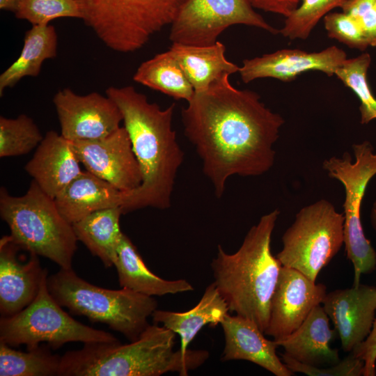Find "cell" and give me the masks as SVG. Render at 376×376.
Here are the masks:
<instances>
[{
    "mask_svg": "<svg viewBox=\"0 0 376 376\" xmlns=\"http://www.w3.org/2000/svg\"><path fill=\"white\" fill-rule=\"evenodd\" d=\"M249 0H186L171 24L172 43L206 46L214 44L227 28L244 24L279 33Z\"/></svg>",
    "mask_w": 376,
    "mask_h": 376,
    "instance_id": "obj_11",
    "label": "cell"
},
{
    "mask_svg": "<svg viewBox=\"0 0 376 376\" xmlns=\"http://www.w3.org/2000/svg\"><path fill=\"white\" fill-rule=\"evenodd\" d=\"M346 59L345 52L335 45L315 52L282 49L243 60L238 72L245 84L260 78L289 82L308 71H320L331 77Z\"/></svg>",
    "mask_w": 376,
    "mask_h": 376,
    "instance_id": "obj_15",
    "label": "cell"
},
{
    "mask_svg": "<svg viewBox=\"0 0 376 376\" xmlns=\"http://www.w3.org/2000/svg\"><path fill=\"white\" fill-rule=\"evenodd\" d=\"M279 214L276 209L262 216L236 252L228 253L219 245L211 263L214 283L229 311L251 320L263 332L268 325L271 299L282 267L271 251Z\"/></svg>",
    "mask_w": 376,
    "mask_h": 376,
    "instance_id": "obj_3",
    "label": "cell"
},
{
    "mask_svg": "<svg viewBox=\"0 0 376 376\" xmlns=\"http://www.w3.org/2000/svg\"><path fill=\"white\" fill-rule=\"evenodd\" d=\"M336 334V330L330 327L329 318L319 304L295 331L275 341L291 358L304 364L320 367L332 366L340 361L338 350L330 347Z\"/></svg>",
    "mask_w": 376,
    "mask_h": 376,
    "instance_id": "obj_20",
    "label": "cell"
},
{
    "mask_svg": "<svg viewBox=\"0 0 376 376\" xmlns=\"http://www.w3.org/2000/svg\"><path fill=\"white\" fill-rule=\"evenodd\" d=\"M45 269L33 301L17 314L0 318V342L13 347L25 345L26 350L46 343L53 350L70 342H116L111 334L85 325L69 315L53 298Z\"/></svg>",
    "mask_w": 376,
    "mask_h": 376,
    "instance_id": "obj_8",
    "label": "cell"
},
{
    "mask_svg": "<svg viewBox=\"0 0 376 376\" xmlns=\"http://www.w3.org/2000/svg\"><path fill=\"white\" fill-rule=\"evenodd\" d=\"M341 9L357 22L370 46L376 47V0H350Z\"/></svg>",
    "mask_w": 376,
    "mask_h": 376,
    "instance_id": "obj_35",
    "label": "cell"
},
{
    "mask_svg": "<svg viewBox=\"0 0 376 376\" xmlns=\"http://www.w3.org/2000/svg\"><path fill=\"white\" fill-rule=\"evenodd\" d=\"M225 345L221 361L245 360L257 364L276 376L294 373L276 354V341L265 338L264 332L251 320L228 313L220 324Z\"/></svg>",
    "mask_w": 376,
    "mask_h": 376,
    "instance_id": "obj_18",
    "label": "cell"
},
{
    "mask_svg": "<svg viewBox=\"0 0 376 376\" xmlns=\"http://www.w3.org/2000/svg\"><path fill=\"white\" fill-rule=\"evenodd\" d=\"M120 207L94 212L72 224L75 236L105 267L114 265L123 233Z\"/></svg>",
    "mask_w": 376,
    "mask_h": 376,
    "instance_id": "obj_25",
    "label": "cell"
},
{
    "mask_svg": "<svg viewBox=\"0 0 376 376\" xmlns=\"http://www.w3.org/2000/svg\"><path fill=\"white\" fill-rule=\"evenodd\" d=\"M106 95L123 115V127L142 173L141 185L126 191L123 213L148 207H170L177 173L184 161L173 128L175 104L162 109L132 86H110Z\"/></svg>",
    "mask_w": 376,
    "mask_h": 376,
    "instance_id": "obj_2",
    "label": "cell"
},
{
    "mask_svg": "<svg viewBox=\"0 0 376 376\" xmlns=\"http://www.w3.org/2000/svg\"><path fill=\"white\" fill-rule=\"evenodd\" d=\"M53 298L72 313L86 316L134 341L150 325L148 318L157 308L153 297L122 288L110 290L86 281L71 269L61 268L47 277Z\"/></svg>",
    "mask_w": 376,
    "mask_h": 376,
    "instance_id": "obj_5",
    "label": "cell"
},
{
    "mask_svg": "<svg viewBox=\"0 0 376 376\" xmlns=\"http://www.w3.org/2000/svg\"><path fill=\"white\" fill-rule=\"evenodd\" d=\"M133 79L175 100L189 102L195 93L178 61L169 49L143 62Z\"/></svg>",
    "mask_w": 376,
    "mask_h": 376,
    "instance_id": "obj_27",
    "label": "cell"
},
{
    "mask_svg": "<svg viewBox=\"0 0 376 376\" xmlns=\"http://www.w3.org/2000/svg\"><path fill=\"white\" fill-rule=\"evenodd\" d=\"M351 353L363 361V376H375L376 375V318L369 335L363 342L357 345Z\"/></svg>",
    "mask_w": 376,
    "mask_h": 376,
    "instance_id": "obj_36",
    "label": "cell"
},
{
    "mask_svg": "<svg viewBox=\"0 0 376 376\" xmlns=\"http://www.w3.org/2000/svg\"><path fill=\"white\" fill-rule=\"evenodd\" d=\"M344 352H351L369 335L376 311V287L359 284L326 294L322 302Z\"/></svg>",
    "mask_w": 376,
    "mask_h": 376,
    "instance_id": "obj_16",
    "label": "cell"
},
{
    "mask_svg": "<svg viewBox=\"0 0 376 376\" xmlns=\"http://www.w3.org/2000/svg\"><path fill=\"white\" fill-rule=\"evenodd\" d=\"M175 340L173 331L154 323L129 344L84 343L61 357L58 376H159L169 372L187 376L208 359L206 350L175 351Z\"/></svg>",
    "mask_w": 376,
    "mask_h": 376,
    "instance_id": "obj_4",
    "label": "cell"
},
{
    "mask_svg": "<svg viewBox=\"0 0 376 376\" xmlns=\"http://www.w3.org/2000/svg\"><path fill=\"white\" fill-rule=\"evenodd\" d=\"M228 306L213 282L205 289L199 302L185 312L156 309L152 315L155 324L162 325L180 338V351L186 354L189 345L201 329L207 324L216 326L229 312Z\"/></svg>",
    "mask_w": 376,
    "mask_h": 376,
    "instance_id": "obj_22",
    "label": "cell"
},
{
    "mask_svg": "<svg viewBox=\"0 0 376 376\" xmlns=\"http://www.w3.org/2000/svg\"><path fill=\"white\" fill-rule=\"evenodd\" d=\"M229 76L195 92L181 111L185 134L218 198L231 176L256 177L272 169L274 145L285 123L256 92L235 88Z\"/></svg>",
    "mask_w": 376,
    "mask_h": 376,
    "instance_id": "obj_1",
    "label": "cell"
},
{
    "mask_svg": "<svg viewBox=\"0 0 376 376\" xmlns=\"http://www.w3.org/2000/svg\"><path fill=\"white\" fill-rule=\"evenodd\" d=\"M54 199L61 214L73 224L94 212L121 208L125 203V191L86 170Z\"/></svg>",
    "mask_w": 376,
    "mask_h": 376,
    "instance_id": "obj_21",
    "label": "cell"
},
{
    "mask_svg": "<svg viewBox=\"0 0 376 376\" xmlns=\"http://www.w3.org/2000/svg\"><path fill=\"white\" fill-rule=\"evenodd\" d=\"M370 221L373 228L376 230V201L373 203L371 209Z\"/></svg>",
    "mask_w": 376,
    "mask_h": 376,
    "instance_id": "obj_39",
    "label": "cell"
},
{
    "mask_svg": "<svg viewBox=\"0 0 376 376\" xmlns=\"http://www.w3.org/2000/svg\"><path fill=\"white\" fill-rule=\"evenodd\" d=\"M86 170L123 191H131L142 182V173L124 127L100 139L72 141Z\"/></svg>",
    "mask_w": 376,
    "mask_h": 376,
    "instance_id": "obj_13",
    "label": "cell"
},
{
    "mask_svg": "<svg viewBox=\"0 0 376 376\" xmlns=\"http://www.w3.org/2000/svg\"><path fill=\"white\" fill-rule=\"evenodd\" d=\"M350 0H301L299 7L285 17L279 33L290 40H305L319 21L332 9Z\"/></svg>",
    "mask_w": 376,
    "mask_h": 376,
    "instance_id": "obj_31",
    "label": "cell"
},
{
    "mask_svg": "<svg viewBox=\"0 0 376 376\" xmlns=\"http://www.w3.org/2000/svg\"><path fill=\"white\" fill-rule=\"evenodd\" d=\"M21 248L10 235L0 240V313L10 317L28 306L36 298L45 271L38 256L29 252V259L17 257Z\"/></svg>",
    "mask_w": 376,
    "mask_h": 376,
    "instance_id": "obj_17",
    "label": "cell"
},
{
    "mask_svg": "<svg viewBox=\"0 0 376 376\" xmlns=\"http://www.w3.org/2000/svg\"><path fill=\"white\" fill-rule=\"evenodd\" d=\"M58 36L50 24L32 26L25 32L19 56L0 75V96L26 77H37L43 62L57 55Z\"/></svg>",
    "mask_w": 376,
    "mask_h": 376,
    "instance_id": "obj_26",
    "label": "cell"
},
{
    "mask_svg": "<svg viewBox=\"0 0 376 376\" xmlns=\"http://www.w3.org/2000/svg\"><path fill=\"white\" fill-rule=\"evenodd\" d=\"M15 15L32 26L47 25L61 17L81 19L75 0H22Z\"/></svg>",
    "mask_w": 376,
    "mask_h": 376,
    "instance_id": "obj_32",
    "label": "cell"
},
{
    "mask_svg": "<svg viewBox=\"0 0 376 376\" xmlns=\"http://www.w3.org/2000/svg\"><path fill=\"white\" fill-rule=\"evenodd\" d=\"M22 0H0V9L15 13Z\"/></svg>",
    "mask_w": 376,
    "mask_h": 376,
    "instance_id": "obj_38",
    "label": "cell"
},
{
    "mask_svg": "<svg viewBox=\"0 0 376 376\" xmlns=\"http://www.w3.org/2000/svg\"><path fill=\"white\" fill-rule=\"evenodd\" d=\"M114 266L121 288L147 296H164L194 290L185 279L166 280L152 272L144 263L134 244L124 233Z\"/></svg>",
    "mask_w": 376,
    "mask_h": 376,
    "instance_id": "obj_23",
    "label": "cell"
},
{
    "mask_svg": "<svg viewBox=\"0 0 376 376\" xmlns=\"http://www.w3.org/2000/svg\"><path fill=\"white\" fill-rule=\"evenodd\" d=\"M38 127L26 114L15 118L0 116V157H15L29 153L43 139Z\"/></svg>",
    "mask_w": 376,
    "mask_h": 376,
    "instance_id": "obj_30",
    "label": "cell"
},
{
    "mask_svg": "<svg viewBox=\"0 0 376 376\" xmlns=\"http://www.w3.org/2000/svg\"><path fill=\"white\" fill-rule=\"evenodd\" d=\"M85 24L109 49L142 48L174 20L186 0H75Z\"/></svg>",
    "mask_w": 376,
    "mask_h": 376,
    "instance_id": "obj_7",
    "label": "cell"
},
{
    "mask_svg": "<svg viewBox=\"0 0 376 376\" xmlns=\"http://www.w3.org/2000/svg\"><path fill=\"white\" fill-rule=\"evenodd\" d=\"M61 134L70 141L104 137L120 128L123 115L108 96L97 92L80 95L69 88L53 97Z\"/></svg>",
    "mask_w": 376,
    "mask_h": 376,
    "instance_id": "obj_12",
    "label": "cell"
},
{
    "mask_svg": "<svg viewBox=\"0 0 376 376\" xmlns=\"http://www.w3.org/2000/svg\"><path fill=\"white\" fill-rule=\"evenodd\" d=\"M281 360L293 373L308 376H361L363 375L364 362L352 353L345 359L328 368H320L300 363L285 353Z\"/></svg>",
    "mask_w": 376,
    "mask_h": 376,
    "instance_id": "obj_34",
    "label": "cell"
},
{
    "mask_svg": "<svg viewBox=\"0 0 376 376\" xmlns=\"http://www.w3.org/2000/svg\"><path fill=\"white\" fill-rule=\"evenodd\" d=\"M344 214L326 199L302 207L282 236L276 258L313 281L344 244Z\"/></svg>",
    "mask_w": 376,
    "mask_h": 376,
    "instance_id": "obj_10",
    "label": "cell"
},
{
    "mask_svg": "<svg viewBox=\"0 0 376 376\" xmlns=\"http://www.w3.org/2000/svg\"><path fill=\"white\" fill-rule=\"evenodd\" d=\"M354 160L349 152L341 157H331L322 163L329 178L344 187L343 237L347 258L354 270V285L360 284L361 276L376 268V252L364 235L361 207L370 180L376 175V152L368 141L352 146Z\"/></svg>",
    "mask_w": 376,
    "mask_h": 376,
    "instance_id": "obj_9",
    "label": "cell"
},
{
    "mask_svg": "<svg viewBox=\"0 0 376 376\" xmlns=\"http://www.w3.org/2000/svg\"><path fill=\"white\" fill-rule=\"evenodd\" d=\"M326 286L316 283L301 272L281 268L269 308V318L264 334L280 340L295 331L327 294Z\"/></svg>",
    "mask_w": 376,
    "mask_h": 376,
    "instance_id": "obj_14",
    "label": "cell"
},
{
    "mask_svg": "<svg viewBox=\"0 0 376 376\" xmlns=\"http://www.w3.org/2000/svg\"><path fill=\"white\" fill-rule=\"evenodd\" d=\"M0 216L13 241L22 249L71 269L78 241L72 227L59 212L54 199L32 180L25 194L13 196L0 189Z\"/></svg>",
    "mask_w": 376,
    "mask_h": 376,
    "instance_id": "obj_6",
    "label": "cell"
},
{
    "mask_svg": "<svg viewBox=\"0 0 376 376\" xmlns=\"http://www.w3.org/2000/svg\"><path fill=\"white\" fill-rule=\"evenodd\" d=\"M80 164L72 141L50 130L24 169L46 194L54 198L81 173Z\"/></svg>",
    "mask_w": 376,
    "mask_h": 376,
    "instance_id": "obj_19",
    "label": "cell"
},
{
    "mask_svg": "<svg viewBox=\"0 0 376 376\" xmlns=\"http://www.w3.org/2000/svg\"><path fill=\"white\" fill-rule=\"evenodd\" d=\"M169 50L178 61L195 92L203 91L224 75L240 70L239 66L226 59V47L219 41L206 46L172 43Z\"/></svg>",
    "mask_w": 376,
    "mask_h": 376,
    "instance_id": "obj_24",
    "label": "cell"
},
{
    "mask_svg": "<svg viewBox=\"0 0 376 376\" xmlns=\"http://www.w3.org/2000/svg\"><path fill=\"white\" fill-rule=\"evenodd\" d=\"M254 8L288 17L300 5L301 0H249Z\"/></svg>",
    "mask_w": 376,
    "mask_h": 376,
    "instance_id": "obj_37",
    "label": "cell"
},
{
    "mask_svg": "<svg viewBox=\"0 0 376 376\" xmlns=\"http://www.w3.org/2000/svg\"><path fill=\"white\" fill-rule=\"evenodd\" d=\"M370 62V55L363 53L347 58L334 74L359 99L360 122L363 125L376 119V98L370 88L367 75Z\"/></svg>",
    "mask_w": 376,
    "mask_h": 376,
    "instance_id": "obj_29",
    "label": "cell"
},
{
    "mask_svg": "<svg viewBox=\"0 0 376 376\" xmlns=\"http://www.w3.org/2000/svg\"><path fill=\"white\" fill-rule=\"evenodd\" d=\"M49 348L48 345H39L22 352L0 342V375H58L61 357L52 354Z\"/></svg>",
    "mask_w": 376,
    "mask_h": 376,
    "instance_id": "obj_28",
    "label": "cell"
},
{
    "mask_svg": "<svg viewBox=\"0 0 376 376\" xmlns=\"http://www.w3.org/2000/svg\"><path fill=\"white\" fill-rule=\"evenodd\" d=\"M323 21L329 38L360 51H364L370 46L357 22L347 14L329 13L323 17Z\"/></svg>",
    "mask_w": 376,
    "mask_h": 376,
    "instance_id": "obj_33",
    "label": "cell"
}]
</instances>
